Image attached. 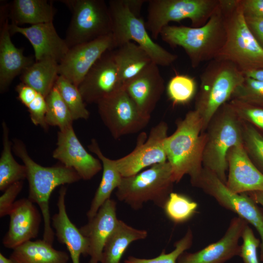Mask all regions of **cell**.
Instances as JSON below:
<instances>
[{
  "label": "cell",
  "instance_id": "1",
  "mask_svg": "<svg viewBox=\"0 0 263 263\" xmlns=\"http://www.w3.org/2000/svg\"><path fill=\"white\" fill-rule=\"evenodd\" d=\"M206 140L202 120L194 110L179 121L175 131L165 139L164 146L174 183L188 175L192 183L199 175L203 168Z\"/></svg>",
  "mask_w": 263,
  "mask_h": 263
},
{
  "label": "cell",
  "instance_id": "2",
  "mask_svg": "<svg viewBox=\"0 0 263 263\" xmlns=\"http://www.w3.org/2000/svg\"><path fill=\"white\" fill-rule=\"evenodd\" d=\"M12 150L26 168L28 198L37 204L41 211L44 223L42 239L53 244L55 235L51 225L50 196L57 187L77 182L81 178L74 169L62 164L43 167L37 163L29 155L25 144L19 139L13 140Z\"/></svg>",
  "mask_w": 263,
  "mask_h": 263
},
{
  "label": "cell",
  "instance_id": "3",
  "mask_svg": "<svg viewBox=\"0 0 263 263\" xmlns=\"http://www.w3.org/2000/svg\"><path fill=\"white\" fill-rule=\"evenodd\" d=\"M226 35L224 14L220 1L204 25L193 27L168 25L160 34L162 39L171 46H180L184 50L193 68L216 58L225 44Z\"/></svg>",
  "mask_w": 263,
  "mask_h": 263
},
{
  "label": "cell",
  "instance_id": "4",
  "mask_svg": "<svg viewBox=\"0 0 263 263\" xmlns=\"http://www.w3.org/2000/svg\"><path fill=\"white\" fill-rule=\"evenodd\" d=\"M226 28L225 44L215 59L229 61L244 74L263 69V49L246 23L240 0H220Z\"/></svg>",
  "mask_w": 263,
  "mask_h": 263
},
{
  "label": "cell",
  "instance_id": "5",
  "mask_svg": "<svg viewBox=\"0 0 263 263\" xmlns=\"http://www.w3.org/2000/svg\"><path fill=\"white\" fill-rule=\"evenodd\" d=\"M206 130L203 168L225 184L227 154L232 148L243 144L242 121L231 104L226 102L214 114Z\"/></svg>",
  "mask_w": 263,
  "mask_h": 263
},
{
  "label": "cell",
  "instance_id": "6",
  "mask_svg": "<svg viewBox=\"0 0 263 263\" xmlns=\"http://www.w3.org/2000/svg\"><path fill=\"white\" fill-rule=\"evenodd\" d=\"M245 79L244 74L232 63L214 59L200 75V85L195 96V109L206 129L211 119Z\"/></svg>",
  "mask_w": 263,
  "mask_h": 263
},
{
  "label": "cell",
  "instance_id": "7",
  "mask_svg": "<svg viewBox=\"0 0 263 263\" xmlns=\"http://www.w3.org/2000/svg\"><path fill=\"white\" fill-rule=\"evenodd\" d=\"M174 181L169 163L154 165L138 173L123 177L116 189L118 200L134 210L141 209L148 202L163 208L172 191Z\"/></svg>",
  "mask_w": 263,
  "mask_h": 263
},
{
  "label": "cell",
  "instance_id": "8",
  "mask_svg": "<svg viewBox=\"0 0 263 263\" xmlns=\"http://www.w3.org/2000/svg\"><path fill=\"white\" fill-rule=\"evenodd\" d=\"M108 6L115 48L133 41L158 66H169L177 59V55L171 53L153 41L148 32L143 19L132 13L123 0H111L108 2Z\"/></svg>",
  "mask_w": 263,
  "mask_h": 263
},
{
  "label": "cell",
  "instance_id": "9",
  "mask_svg": "<svg viewBox=\"0 0 263 263\" xmlns=\"http://www.w3.org/2000/svg\"><path fill=\"white\" fill-rule=\"evenodd\" d=\"M72 13L64 39L69 48L112 34L108 5L103 0H63Z\"/></svg>",
  "mask_w": 263,
  "mask_h": 263
},
{
  "label": "cell",
  "instance_id": "10",
  "mask_svg": "<svg viewBox=\"0 0 263 263\" xmlns=\"http://www.w3.org/2000/svg\"><path fill=\"white\" fill-rule=\"evenodd\" d=\"M146 26L157 39L169 23L184 19L193 27L205 24L218 6L220 0H150Z\"/></svg>",
  "mask_w": 263,
  "mask_h": 263
},
{
  "label": "cell",
  "instance_id": "11",
  "mask_svg": "<svg viewBox=\"0 0 263 263\" xmlns=\"http://www.w3.org/2000/svg\"><path fill=\"white\" fill-rule=\"evenodd\" d=\"M191 184L201 188L221 206L236 213L256 228L261 239L260 259L263 262V211L257 203L246 193L231 191L214 173L204 168Z\"/></svg>",
  "mask_w": 263,
  "mask_h": 263
},
{
  "label": "cell",
  "instance_id": "12",
  "mask_svg": "<svg viewBox=\"0 0 263 263\" xmlns=\"http://www.w3.org/2000/svg\"><path fill=\"white\" fill-rule=\"evenodd\" d=\"M97 105L102 122L115 139L138 132L150 118L140 112L124 87Z\"/></svg>",
  "mask_w": 263,
  "mask_h": 263
},
{
  "label": "cell",
  "instance_id": "13",
  "mask_svg": "<svg viewBox=\"0 0 263 263\" xmlns=\"http://www.w3.org/2000/svg\"><path fill=\"white\" fill-rule=\"evenodd\" d=\"M168 129L167 124L161 121L151 128L147 138L146 134L141 132L134 149L115 160L123 177L134 175L147 167L167 161L164 142L168 136Z\"/></svg>",
  "mask_w": 263,
  "mask_h": 263
},
{
  "label": "cell",
  "instance_id": "14",
  "mask_svg": "<svg viewBox=\"0 0 263 263\" xmlns=\"http://www.w3.org/2000/svg\"><path fill=\"white\" fill-rule=\"evenodd\" d=\"M115 48L112 34L74 46L59 63V75L78 87L96 62Z\"/></svg>",
  "mask_w": 263,
  "mask_h": 263
},
{
  "label": "cell",
  "instance_id": "15",
  "mask_svg": "<svg viewBox=\"0 0 263 263\" xmlns=\"http://www.w3.org/2000/svg\"><path fill=\"white\" fill-rule=\"evenodd\" d=\"M112 51L96 62L78 86L85 102L97 104L124 87Z\"/></svg>",
  "mask_w": 263,
  "mask_h": 263
},
{
  "label": "cell",
  "instance_id": "16",
  "mask_svg": "<svg viewBox=\"0 0 263 263\" xmlns=\"http://www.w3.org/2000/svg\"><path fill=\"white\" fill-rule=\"evenodd\" d=\"M56 146L53 152V158L66 167L74 169L81 179L90 180L102 170L101 162L84 148L73 126L59 131Z\"/></svg>",
  "mask_w": 263,
  "mask_h": 263
},
{
  "label": "cell",
  "instance_id": "17",
  "mask_svg": "<svg viewBox=\"0 0 263 263\" xmlns=\"http://www.w3.org/2000/svg\"><path fill=\"white\" fill-rule=\"evenodd\" d=\"M247 224L238 216L233 218L220 240L196 252H183L177 263H225L235 256H239V241Z\"/></svg>",
  "mask_w": 263,
  "mask_h": 263
},
{
  "label": "cell",
  "instance_id": "18",
  "mask_svg": "<svg viewBox=\"0 0 263 263\" xmlns=\"http://www.w3.org/2000/svg\"><path fill=\"white\" fill-rule=\"evenodd\" d=\"M8 215V229L2 239L5 247L14 249L38 236L43 218L28 198L16 201Z\"/></svg>",
  "mask_w": 263,
  "mask_h": 263
},
{
  "label": "cell",
  "instance_id": "19",
  "mask_svg": "<svg viewBox=\"0 0 263 263\" xmlns=\"http://www.w3.org/2000/svg\"><path fill=\"white\" fill-rule=\"evenodd\" d=\"M124 88L140 112L150 118L165 90L164 80L158 65L151 63L127 82Z\"/></svg>",
  "mask_w": 263,
  "mask_h": 263
},
{
  "label": "cell",
  "instance_id": "20",
  "mask_svg": "<svg viewBox=\"0 0 263 263\" xmlns=\"http://www.w3.org/2000/svg\"><path fill=\"white\" fill-rule=\"evenodd\" d=\"M227 160L225 185L229 189L239 194L263 191V173L249 158L243 144L232 148Z\"/></svg>",
  "mask_w": 263,
  "mask_h": 263
},
{
  "label": "cell",
  "instance_id": "21",
  "mask_svg": "<svg viewBox=\"0 0 263 263\" xmlns=\"http://www.w3.org/2000/svg\"><path fill=\"white\" fill-rule=\"evenodd\" d=\"M9 28L11 35L19 33L28 39L33 48L35 61L51 58L59 63L69 49L65 40L57 34L53 22L26 27L9 23Z\"/></svg>",
  "mask_w": 263,
  "mask_h": 263
},
{
  "label": "cell",
  "instance_id": "22",
  "mask_svg": "<svg viewBox=\"0 0 263 263\" xmlns=\"http://www.w3.org/2000/svg\"><path fill=\"white\" fill-rule=\"evenodd\" d=\"M119 219L116 214V203L108 200L80 231L87 241L89 263H100L104 246L115 229Z\"/></svg>",
  "mask_w": 263,
  "mask_h": 263
},
{
  "label": "cell",
  "instance_id": "23",
  "mask_svg": "<svg viewBox=\"0 0 263 263\" xmlns=\"http://www.w3.org/2000/svg\"><path fill=\"white\" fill-rule=\"evenodd\" d=\"M66 192L67 188L61 186L57 202L58 211L51 218V225L57 241L66 246L72 263H80L81 255L88 256V243L67 214Z\"/></svg>",
  "mask_w": 263,
  "mask_h": 263
},
{
  "label": "cell",
  "instance_id": "24",
  "mask_svg": "<svg viewBox=\"0 0 263 263\" xmlns=\"http://www.w3.org/2000/svg\"><path fill=\"white\" fill-rule=\"evenodd\" d=\"M8 19L7 18L0 19V93L6 91L14 78L35 61L34 56H25L23 49L16 47L12 42Z\"/></svg>",
  "mask_w": 263,
  "mask_h": 263
},
{
  "label": "cell",
  "instance_id": "25",
  "mask_svg": "<svg viewBox=\"0 0 263 263\" xmlns=\"http://www.w3.org/2000/svg\"><path fill=\"white\" fill-rule=\"evenodd\" d=\"M88 148L100 160L103 169L100 184L86 214L89 220L95 216L106 201L111 199L113 191L121 184L123 177L119 171L115 160L111 159L103 154L96 139H92Z\"/></svg>",
  "mask_w": 263,
  "mask_h": 263
},
{
  "label": "cell",
  "instance_id": "26",
  "mask_svg": "<svg viewBox=\"0 0 263 263\" xmlns=\"http://www.w3.org/2000/svg\"><path fill=\"white\" fill-rule=\"evenodd\" d=\"M11 23L20 26L53 22L56 9L47 0H14L8 3Z\"/></svg>",
  "mask_w": 263,
  "mask_h": 263
},
{
  "label": "cell",
  "instance_id": "27",
  "mask_svg": "<svg viewBox=\"0 0 263 263\" xmlns=\"http://www.w3.org/2000/svg\"><path fill=\"white\" fill-rule=\"evenodd\" d=\"M112 52L123 85L153 62L149 54L132 41L118 46Z\"/></svg>",
  "mask_w": 263,
  "mask_h": 263
},
{
  "label": "cell",
  "instance_id": "28",
  "mask_svg": "<svg viewBox=\"0 0 263 263\" xmlns=\"http://www.w3.org/2000/svg\"><path fill=\"white\" fill-rule=\"evenodd\" d=\"M9 258L13 263H68L70 257L41 239L31 240L17 247Z\"/></svg>",
  "mask_w": 263,
  "mask_h": 263
},
{
  "label": "cell",
  "instance_id": "29",
  "mask_svg": "<svg viewBox=\"0 0 263 263\" xmlns=\"http://www.w3.org/2000/svg\"><path fill=\"white\" fill-rule=\"evenodd\" d=\"M147 236L146 230L135 228L119 220L104 246L100 263H121L129 245Z\"/></svg>",
  "mask_w": 263,
  "mask_h": 263
},
{
  "label": "cell",
  "instance_id": "30",
  "mask_svg": "<svg viewBox=\"0 0 263 263\" xmlns=\"http://www.w3.org/2000/svg\"><path fill=\"white\" fill-rule=\"evenodd\" d=\"M58 67L59 63L51 58L35 61L20 75L21 82L46 97L59 75Z\"/></svg>",
  "mask_w": 263,
  "mask_h": 263
},
{
  "label": "cell",
  "instance_id": "31",
  "mask_svg": "<svg viewBox=\"0 0 263 263\" xmlns=\"http://www.w3.org/2000/svg\"><path fill=\"white\" fill-rule=\"evenodd\" d=\"M2 150L0 157V190L3 191L13 183L27 178L24 165L18 163L12 153L13 143L9 139V130L4 121L2 123Z\"/></svg>",
  "mask_w": 263,
  "mask_h": 263
},
{
  "label": "cell",
  "instance_id": "32",
  "mask_svg": "<svg viewBox=\"0 0 263 263\" xmlns=\"http://www.w3.org/2000/svg\"><path fill=\"white\" fill-rule=\"evenodd\" d=\"M55 85L70 111L74 120L88 119L90 113L86 107L78 87L60 75L58 76Z\"/></svg>",
  "mask_w": 263,
  "mask_h": 263
},
{
  "label": "cell",
  "instance_id": "33",
  "mask_svg": "<svg viewBox=\"0 0 263 263\" xmlns=\"http://www.w3.org/2000/svg\"><path fill=\"white\" fill-rule=\"evenodd\" d=\"M45 98V120L48 126H57L59 130L73 126L72 116L55 85Z\"/></svg>",
  "mask_w": 263,
  "mask_h": 263
},
{
  "label": "cell",
  "instance_id": "34",
  "mask_svg": "<svg viewBox=\"0 0 263 263\" xmlns=\"http://www.w3.org/2000/svg\"><path fill=\"white\" fill-rule=\"evenodd\" d=\"M198 207L196 202L183 194L172 192L163 207L167 217L176 223L188 220Z\"/></svg>",
  "mask_w": 263,
  "mask_h": 263
},
{
  "label": "cell",
  "instance_id": "35",
  "mask_svg": "<svg viewBox=\"0 0 263 263\" xmlns=\"http://www.w3.org/2000/svg\"><path fill=\"white\" fill-rule=\"evenodd\" d=\"M167 93L174 104H187L196 96L197 83L189 75L177 74L169 81Z\"/></svg>",
  "mask_w": 263,
  "mask_h": 263
},
{
  "label": "cell",
  "instance_id": "36",
  "mask_svg": "<svg viewBox=\"0 0 263 263\" xmlns=\"http://www.w3.org/2000/svg\"><path fill=\"white\" fill-rule=\"evenodd\" d=\"M193 234L188 228L185 235L174 244V249L169 253L163 250L158 256L150 258H140L132 256H129L124 263H177L179 257L192 245Z\"/></svg>",
  "mask_w": 263,
  "mask_h": 263
},
{
  "label": "cell",
  "instance_id": "37",
  "mask_svg": "<svg viewBox=\"0 0 263 263\" xmlns=\"http://www.w3.org/2000/svg\"><path fill=\"white\" fill-rule=\"evenodd\" d=\"M231 99L255 106H263V81L245 76L244 81L233 92Z\"/></svg>",
  "mask_w": 263,
  "mask_h": 263
},
{
  "label": "cell",
  "instance_id": "38",
  "mask_svg": "<svg viewBox=\"0 0 263 263\" xmlns=\"http://www.w3.org/2000/svg\"><path fill=\"white\" fill-rule=\"evenodd\" d=\"M242 123L244 147L263 169V136L251 125Z\"/></svg>",
  "mask_w": 263,
  "mask_h": 263
},
{
  "label": "cell",
  "instance_id": "39",
  "mask_svg": "<svg viewBox=\"0 0 263 263\" xmlns=\"http://www.w3.org/2000/svg\"><path fill=\"white\" fill-rule=\"evenodd\" d=\"M243 241L241 245L239 256L244 263H260L258 256V248L261 241L256 237L252 228L247 224L242 235Z\"/></svg>",
  "mask_w": 263,
  "mask_h": 263
},
{
  "label": "cell",
  "instance_id": "40",
  "mask_svg": "<svg viewBox=\"0 0 263 263\" xmlns=\"http://www.w3.org/2000/svg\"><path fill=\"white\" fill-rule=\"evenodd\" d=\"M229 103L241 120L251 123L263 130V108L234 99Z\"/></svg>",
  "mask_w": 263,
  "mask_h": 263
},
{
  "label": "cell",
  "instance_id": "41",
  "mask_svg": "<svg viewBox=\"0 0 263 263\" xmlns=\"http://www.w3.org/2000/svg\"><path fill=\"white\" fill-rule=\"evenodd\" d=\"M26 107L32 123L36 126H40L45 130H47L49 126L45 120L47 111L46 98L38 93Z\"/></svg>",
  "mask_w": 263,
  "mask_h": 263
},
{
  "label": "cell",
  "instance_id": "42",
  "mask_svg": "<svg viewBox=\"0 0 263 263\" xmlns=\"http://www.w3.org/2000/svg\"><path fill=\"white\" fill-rule=\"evenodd\" d=\"M23 185V181H18L11 185L3 191L0 197V218L9 215L16 202V198L22 190Z\"/></svg>",
  "mask_w": 263,
  "mask_h": 263
},
{
  "label": "cell",
  "instance_id": "43",
  "mask_svg": "<svg viewBox=\"0 0 263 263\" xmlns=\"http://www.w3.org/2000/svg\"><path fill=\"white\" fill-rule=\"evenodd\" d=\"M245 18L263 19V0H240Z\"/></svg>",
  "mask_w": 263,
  "mask_h": 263
},
{
  "label": "cell",
  "instance_id": "44",
  "mask_svg": "<svg viewBox=\"0 0 263 263\" xmlns=\"http://www.w3.org/2000/svg\"><path fill=\"white\" fill-rule=\"evenodd\" d=\"M18 98L21 103L27 107L38 94L31 87L20 82L16 87Z\"/></svg>",
  "mask_w": 263,
  "mask_h": 263
},
{
  "label": "cell",
  "instance_id": "45",
  "mask_svg": "<svg viewBox=\"0 0 263 263\" xmlns=\"http://www.w3.org/2000/svg\"><path fill=\"white\" fill-rule=\"evenodd\" d=\"M245 19L251 32L263 49V19L246 17Z\"/></svg>",
  "mask_w": 263,
  "mask_h": 263
},
{
  "label": "cell",
  "instance_id": "46",
  "mask_svg": "<svg viewBox=\"0 0 263 263\" xmlns=\"http://www.w3.org/2000/svg\"><path fill=\"white\" fill-rule=\"evenodd\" d=\"M130 10L135 15L140 17V11L144 3V0H123Z\"/></svg>",
  "mask_w": 263,
  "mask_h": 263
},
{
  "label": "cell",
  "instance_id": "47",
  "mask_svg": "<svg viewBox=\"0 0 263 263\" xmlns=\"http://www.w3.org/2000/svg\"><path fill=\"white\" fill-rule=\"evenodd\" d=\"M244 75L246 77L263 81V69L247 72Z\"/></svg>",
  "mask_w": 263,
  "mask_h": 263
},
{
  "label": "cell",
  "instance_id": "48",
  "mask_svg": "<svg viewBox=\"0 0 263 263\" xmlns=\"http://www.w3.org/2000/svg\"><path fill=\"white\" fill-rule=\"evenodd\" d=\"M247 193L257 204H259L263 207V191H258Z\"/></svg>",
  "mask_w": 263,
  "mask_h": 263
},
{
  "label": "cell",
  "instance_id": "49",
  "mask_svg": "<svg viewBox=\"0 0 263 263\" xmlns=\"http://www.w3.org/2000/svg\"><path fill=\"white\" fill-rule=\"evenodd\" d=\"M0 263H13L9 258L6 257L2 253H0Z\"/></svg>",
  "mask_w": 263,
  "mask_h": 263
}]
</instances>
